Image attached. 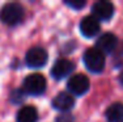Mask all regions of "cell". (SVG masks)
<instances>
[{
  "label": "cell",
  "mask_w": 123,
  "mask_h": 122,
  "mask_svg": "<svg viewBox=\"0 0 123 122\" xmlns=\"http://www.w3.org/2000/svg\"><path fill=\"white\" fill-rule=\"evenodd\" d=\"M25 17V11L22 5L18 3H8L0 11V21L5 25L9 26H14L22 22Z\"/></svg>",
  "instance_id": "6da1fadb"
},
{
  "label": "cell",
  "mask_w": 123,
  "mask_h": 122,
  "mask_svg": "<svg viewBox=\"0 0 123 122\" xmlns=\"http://www.w3.org/2000/svg\"><path fill=\"white\" fill-rule=\"evenodd\" d=\"M84 64L88 68V71L93 74H99L105 68V54H102L98 49L92 47L88 49L84 54Z\"/></svg>",
  "instance_id": "7a4b0ae2"
},
{
  "label": "cell",
  "mask_w": 123,
  "mask_h": 122,
  "mask_svg": "<svg viewBox=\"0 0 123 122\" xmlns=\"http://www.w3.org/2000/svg\"><path fill=\"white\" fill-rule=\"evenodd\" d=\"M46 79L41 74H30L24 80V92L30 96H39L46 91Z\"/></svg>",
  "instance_id": "3957f363"
},
{
  "label": "cell",
  "mask_w": 123,
  "mask_h": 122,
  "mask_svg": "<svg viewBox=\"0 0 123 122\" xmlns=\"http://www.w3.org/2000/svg\"><path fill=\"white\" fill-rule=\"evenodd\" d=\"M67 88H68L69 93L75 96H83L85 95L90 88V81L89 79L83 74H76L72 75L68 79L67 83Z\"/></svg>",
  "instance_id": "277c9868"
},
{
  "label": "cell",
  "mask_w": 123,
  "mask_h": 122,
  "mask_svg": "<svg viewBox=\"0 0 123 122\" xmlns=\"http://www.w3.org/2000/svg\"><path fill=\"white\" fill-rule=\"evenodd\" d=\"M49 55L47 51L43 47H39V46H36V47H31L30 50L26 53L25 60L26 64L31 68H41L47 63Z\"/></svg>",
  "instance_id": "5b68a950"
},
{
  "label": "cell",
  "mask_w": 123,
  "mask_h": 122,
  "mask_svg": "<svg viewBox=\"0 0 123 122\" xmlns=\"http://www.w3.org/2000/svg\"><path fill=\"white\" fill-rule=\"evenodd\" d=\"M114 5L110 1L101 0L93 4L92 7V16H94L98 21H107L114 14Z\"/></svg>",
  "instance_id": "8992f818"
},
{
  "label": "cell",
  "mask_w": 123,
  "mask_h": 122,
  "mask_svg": "<svg viewBox=\"0 0 123 122\" xmlns=\"http://www.w3.org/2000/svg\"><path fill=\"white\" fill-rule=\"evenodd\" d=\"M99 21L96 19L94 16H85L80 22V33L86 38H93L94 36H97L99 32Z\"/></svg>",
  "instance_id": "52a82bcc"
},
{
  "label": "cell",
  "mask_w": 123,
  "mask_h": 122,
  "mask_svg": "<svg viewBox=\"0 0 123 122\" xmlns=\"http://www.w3.org/2000/svg\"><path fill=\"white\" fill-rule=\"evenodd\" d=\"M118 38L113 33H104L98 37L96 42V49H98L102 54H111L117 49Z\"/></svg>",
  "instance_id": "ba28073f"
},
{
  "label": "cell",
  "mask_w": 123,
  "mask_h": 122,
  "mask_svg": "<svg viewBox=\"0 0 123 122\" xmlns=\"http://www.w3.org/2000/svg\"><path fill=\"white\" fill-rule=\"evenodd\" d=\"M74 68H75L74 62H71L68 59H58L51 68V75L56 80H60V79H64L66 76H68L74 71Z\"/></svg>",
  "instance_id": "9c48e42d"
},
{
  "label": "cell",
  "mask_w": 123,
  "mask_h": 122,
  "mask_svg": "<svg viewBox=\"0 0 123 122\" xmlns=\"http://www.w3.org/2000/svg\"><path fill=\"white\" fill-rule=\"evenodd\" d=\"M75 105V98L71 93H66V92H60L52 98V106L56 110L62 113L69 112Z\"/></svg>",
  "instance_id": "30bf717a"
},
{
  "label": "cell",
  "mask_w": 123,
  "mask_h": 122,
  "mask_svg": "<svg viewBox=\"0 0 123 122\" xmlns=\"http://www.w3.org/2000/svg\"><path fill=\"white\" fill-rule=\"evenodd\" d=\"M17 122H37L38 121V110L31 105H25L17 112Z\"/></svg>",
  "instance_id": "8fae6325"
},
{
  "label": "cell",
  "mask_w": 123,
  "mask_h": 122,
  "mask_svg": "<svg viewBox=\"0 0 123 122\" xmlns=\"http://www.w3.org/2000/svg\"><path fill=\"white\" fill-rule=\"evenodd\" d=\"M106 121L107 122H123V104L114 103L106 109Z\"/></svg>",
  "instance_id": "7c38bea8"
},
{
  "label": "cell",
  "mask_w": 123,
  "mask_h": 122,
  "mask_svg": "<svg viewBox=\"0 0 123 122\" xmlns=\"http://www.w3.org/2000/svg\"><path fill=\"white\" fill-rule=\"evenodd\" d=\"M64 3H66V5L74 8V9H83V8L85 7V1H84V0H72V1L66 0Z\"/></svg>",
  "instance_id": "4fadbf2b"
},
{
  "label": "cell",
  "mask_w": 123,
  "mask_h": 122,
  "mask_svg": "<svg viewBox=\"0 0 123 122\" xmlns=\"http://www.w3.org/2000/svg\"><path fill=\"white\" fill-rule=\"evenodd\" d=\"M56 122H75V118L68 113H64V114H62L56 118Z\"/></svg>",
  "instance_id": "5bb4252c"
},
{
  "label": "cell",
  "mask_w": 123,
  "mask_h": 122,
  "mask_svg": "<svg viewBox=\"0 0 123 122\" xmlns=\"http://www.w3.org/2000/svg\"><path fill=\"white\" fill-rule=\"evenodd\" d=\"M118 79H119V83H121L122 85H123V71L121 72V74H119V77H118Z\"/></svg>",
  "instance_id": "9a60e30c"
}]
</instances>
